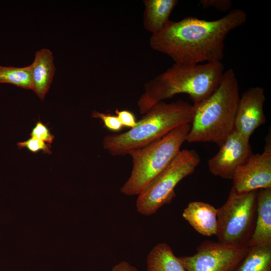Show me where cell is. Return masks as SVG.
<instances>
[{
	"instance_id": "1",
	"label": "cell",
	"mask_w": 271,
	"mask_h": 271,
	"mask_svg": "<svg viewBox=\"0 0 271 271\" xmlns=\"http://www.w3.org/2000/svg\"><path fill=\"white\" fill-rule=\"evenodd\" d=\"M240 9L230 11L219 19L207 21L188 17L178 21L169 20L159 32L152 34V49L170 57L179 64L221 61L224 41L234 29L246 21Z\"/></svg>"
},
{
	"instance_id": "2",
	"label": "cell",
	"mask_w": 271,
	"mask_h": 271,
	"mask_svg": "<svg viewBox=\"0 0 271 271\" xmlns=\"http://www.w3.org/2000/svg\"><path fill=\"white\" fill-rule=\"evenodd\" d=\"M221 61L199 64L174 63L144 85L137 105L144 114L157 103L179 93L188 94L196 104L217 88L224 72Z\"/></svg>"
},
{
	"instance_id": "3",
	"label": "cell",
	"mask_w": 271,
	"mask_h": 271,
	"mask_svg": "<svg viewBox=\"0 0 271 271\" xmlns=\"http://www.w3.org/2000/svg\"><path fill=\"white\" fill-rule=\"evenodd\" d=\"M240 98L239 85L233 70L224 71L215 90L194 107L189 143L212 142L220 147L235 129Z\"/></svg>"
},
{
	"instance_id": "4",
	"label": "cell",
	"mask_w": 271,
	"mask_h": 271,
	"mask_svg": "<svg viewBox=\"0 0 271 271\" xmlns=\"http://www.w3.org/2000/svg\"><path fill=\"white\" fill-rule=\"evenodd\" d=\"M193 105L178 100L160 101L150 108L128 131L105 136L103 148L113 156H124L162 138L175 128L191 123Z\"/></svg>"
},
{
	"instance_id": "5",
	"label": "cell",
	"mask_w": 271,
	"mask_h": 271,
	"mask_svg": "<svg viewBox=\"0 0 271 271\" xmlns=\"http://www.w3.org/2000/svg\"><path fill=\"white\" fill-rule=\"evenodd\" d=\"M190 128L191 123L182 125L152 144L130 151L132 168L121 193L134 196L143 190L180 152Z\"/></svg>"
},
{
	"instance_id": "6",
	"label": "cell",
	"mask_w": 271,
	"mask_h": 271,
	"mask_svg": "<svg viewBox=\"0 0 271 271\" xmlns=\"http://www.w3.org/2000/svg\"><path fill=\"white\" fill-rule=\"evenodd\" d=\"M200 162V157L193 150H182L166 168L138 195L136 202L137 212L149 216L176 196L175 188L184 178L192 174Z\"/></svg>"
},
{
	"instance_id": "7",
	"label": "cell",
	"mask_w": 271,
	"mask_h": 271,
	"mask_svg": "<svg viewBox=\"0 0 271 271\" xmlns=\"http://www.w3.org/2000/svg\"><path fill=\"white\" fill-rule=\"evenodd\" d=\"M257 191L238 193L231 189L226 202L217 208L218 242L237 247L249 246L256 215Z\"/></svg>"
},
{
	"instance_id": "8",
	"label": "cell",
	"mask_w": 271,
	"mask_h": 271,
	"mask_svg": "<svg viewBox=\"0 0 271 271\" xmlns=\"http://www.w3.org/2000/svg\"><path fill=\"white\" fill-rule=\"evenodd\" d=\"M249 247L205 240L198 246L195 253L179 258L186 271H234Z\"/></svg>"
},
{
	"instance_id": "9",
	"label": "cell",
	"mask_w": 271,
	"mask_h": 271,
	"mask_svg": "<svg viewBox=\"0 0 271 271\" xmlns=\"http://www.w3.org/2000/svg\"><path fill=\"white\" fill-rule=\"evenodd\" d=\"M232 189L244 193L271 188L270 134L266 138L261 154H252L234 172Z\"/></svg>"
},
{
	"instance_id": "10",
	"label": "cell",
	"mask_w": 271,
	"mask_h": 271,
	"mask_svg": "<svg viewBox=\"0 0 271 271\" xmlns=\"http://www.w3.org/2000/svg\"><path fill=\"white\" fill-rule=\"evenodd\" d=\"M219 148L208 166L212 174L226 179H232L237 169L253 154L249 139L235 129Z\"/></svg>"
},
{
	"instance_id": "11",
	"label": "cell",
	"mask_w": 271,
	"mask_h": 271,
	"mask_svg": "<svg viewBox=\"0 0 271 271\" xmlns=\"http://www.w3.org/2000/svg\"><path fill=\"white\" fill-rule=\"evenodd\" d=\"M265 100L264 89L251 87L240 97L235 121V129L250 139L251 135L266 122L263 111Z\"/></svg>"
},
{
	"instance_id": "12",
	"label": "cell",
	"mask_w": 271,
	"mask_h": 271,
	"mask_svg": "<svg viewBox=\"0 0 271 271\" xmlns=\"http://www.w3.org/2000/svg\"><path fill=\"white\" fill-rule=\"evenodd\" d=\"M268 244H271V188L257 191L255 224L249 246Z\"/></svg>"
},
{
	"instance_id": "13",
	"label": "cell",
	"mask_w": 271,
	"mask_h": 271,
	"mask_svg": "<svg viewBox=\"0 0 271 271\" xmlns=\"http://www.w3.org/2000/svg\"><path fill=\"white\" fill-rule=\"evenodd\" d=\"M217 209L201 202H190L184 209L183 217L199 233L206 236L216 235L217 229Z\"/></svg>"
},
{
	"instance_id": "14",
	"label": "cell",
	"mask_w": 271,
	"mask_h": 271,
	"mask_svg": "<svg viewBox=\"0 0 271 271\" xmlns=\"http://www.w3.org/2000/svg\"><path fill=\"white\" fill-rule=\"evenodd\" d=\"M52 52L48 49H42L35 53L31 65L33 90L43 100L48 91L55 73Z\"/></svg>"
},
{
	"instance_id": "15",
	"label": "cell",
	"mask_w": 271,
	"mask_h": 271,
	"mask_svg": "<svg viewBox=\"0 0 271 271\" xmlns=\"http://www.w3.org/2000/svg\"><path fill=\"white\" fill-rule=\"evenodd\" d=\"M177 0H144L143 26L152 34L161 31L170 20Z\"/></svg>"
},
{
	"instance_id": "16",
	"label": "cell",
	"mask_w": 271,
	"mask_h": 271,
	"mask_svg": "<svg viewBox=\"0 0 271 271\" xmlns=\"http://www.w3.org/2000/svg\"><path fill=\"white\" fill-rule=\"evenodd\" d=\"M146 271L186 270L172 248L162 242L154 246L148 254Z\"/></svg>"
},
{
	"instance_id": "17",
	"label": "cell",
	"mask_w": 271,
	"mask_h": 271,
	"mask_svg": "<svg viewBox=\"0 0 271 271\" xmlns=\"http://www.w3.org/2000/svg\"><path fill=\"white\" fill-rule=\"evenodd\" d=\"M234 271H271V244L249 246Z\"/></svg>"
},
{
	"instance_id": "18",
	"label": "cell",
	"mask_w": 271,
	"mask_h": 271,
	"mask_svg": "<svg viewBox=\"0 0 271 271\" xmlns=\"http://www.w3.org/2000/svg\"><path fill=\"white\" fill-rule=\"evenodd\" d=\"M0 83H9L33 90L31 65L24 67L0 66Z\"/></svg>"
},
{
	"instance_id": "19",
	"label": "cell",
	"mask_w": 271,
	"mask_h": 271,
	"mask_svg": "<svg viewBox=\"0 0 271 271\" xmlns=\"http://www.w3.org/2000/svg\"><path fill=\"white\" fill-rule=\"evenodd\" d=\"M91 116L93 117L100 119L103 122L104 126L110 130L119 131L123 127L116 115L94 110L92 111Z\"/></svg>"
},
{
	"instance_id": "20",
	"label": "cell",
	"mask_w": 271,
	"mask_h": 271,
	"mask_svg": "<svg viewBox=\"0 0 271 271\" xmlns=\"http://www.w3.org/2000/svg\"><path fill=\"white\" fill-rule=\"evenodd\" d=\"M17 145L19 148H25L32 153H35L42 151L43 153L51 154L50 149V145L36 138H30L24 142L18 143Z\"/></svg>"
},
{
	"instance_id": "21",
	"label": "cell",
	"mask_w": 271,
	"mask_h": 271,
	"mask_svg": "<svg viewBox=\"0 0 271 271\" xmlns=\"http://www.w3.org/2000/svg\"><path fill=\"white\" fill-rule=\"evenodd\" d=\"M31 138L40 140L45 143L50 145L54 138L49 129L43 123L39 121L32 130L30 133Z\"/></svg>"
},
{
	"instance_id": "22",
	"label": "cell",
	"mask_w": 271,
	"mask_h": 271,
	"mask_svg": "<svg viewBox=\"0 0 271 271\" xmlns=\"http://www.w3.org/2000/svg\"><path fill=\"white\" fill-rule=\"evenodd\" d=\"M115 113L123 126L131 128L136 125L138 121L134 114L130 111L116 109Z\"/></svg>"
},
{
	"instance_id": "23",
	"label": "cell",
	"mask_w": 271,
	"mask_h": 271,
	"mask_svg": "<svg viewBox=\"0 0 271 271\" xmlns=\"http://www.w3.org/2000/svg\"><path fill=\"white\" fill-rule=\"evenodd\" d=\"M200 3L204 8H213L222 12L229 10L232 5L230 0H201Z\"/></svg>"
},
{
	"instance_id": "24",
	"label": "cell",
	"mask_w": 271,
	"mask_h": 271,
	"mask_svg": "<svg viewBox=\"0 0 271 271\" xmlns=\"http://www.w3.org/2000/svg\"><path fill=\"white\" fill-rule=\"evenodd\" d=\"M111 271H141L128 262L122 260L114 265Z\"/></svg>"
}]
</instances>
